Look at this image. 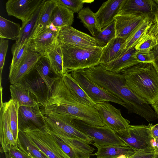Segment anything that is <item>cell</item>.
<instances>
[{"instance_id": "6da1fadb", "label": "cell", "mask_w": 158, "mask_h": 158, "mask_svg": "<svg viewBox=\"0 0 158 158\" xmlns=\"http://www.w3.org/2000/svg\"><path fill=\"white\" fill-rule=\"evenodd\" d=\"M98 86L123 101L128 113H134L152 121L156 114L150 106L135 95L126 85L125 75L106 69L100 64L77 70Z\"/></svg>"}, {"instance_id": "7a4b0ae2", "label": "cell", "mask_w": 158, "mask_h": 158, "mask_svg": "<svg viewBox=\"0 0 158 158\" xmlns=\"http://www.w3.org/2000/svg\"><path fill=\"white\" fill-rule=\"evenodd\" d=\"M126 85L146 103L158 98V74L153 63H139L123 70Z\"/></svg>"}, {"instance_id": "3957f363", "label": "cell", "mask_w": 158, "mask_h": 158, "mask_svg": "<svg viewBox=\"0 0 158 158\" xmlns=\"http://www.w3.org/2000/svg\"><path fill=\"white\" fill-rule=\"evenodd\" d=\"M60 43L64 73L88 68L99 64L103 48L79 47Z\"/></svg>"}, {"instance_id": "277c9868", "label": "cell", "mask_w": 158, "mask_h": 158, "mask_svg": "<svg viewBox=\"0 0 158 158\" xmlns=\"http://www.w3.org/2000/svg\"><path fill=\"white\" fill-rule=\"evenodd\" d=\"M40 107L43 114L54 113L73 117L89 125L106 127L97 110L92 106L82 104L67 105L53 103L40 106Z\"/></svg>"}, {"instance_id": "5b68a950", "label": "cell", "mask_w": 158, "mask_h": 158, "mask_svg": "<svg viewBox=\"0 0 158 158\" xmlns=\"http://www.w3.org/2000/svg\"><path fill=\"white\" fill-rule=\"evenodd\" d=\"M67 116L75 127L91 139L94 146H127L117 136L114 131L108 127L89 125L76 118Z\"/></svg>"}, {"instance_id": "8992f818", "label": "cell", "mask_w": 158, "mask_h": 158, "mask_svg": "<svg viewBox=\"0 0 158 158\" xmlns=\"http://www.w3.org/2000/svg\"><path fill=\"white\" fill-rule=\"evenodd\" d=\"M23 131L31 143L48 158H71L63 151L53 135L45 129L33 127Z\"/></svg>"}, {"instance_id": "52a82bcc", "label": "cell", "mask_w": 158, "mask_h": 158, "mask_svg": "<svg viewBox=\"0 0 158 158\" xmlns=\"http://www.w3.org/2000/svg\"><path fill=\"white\" fill-rule=\"evenodd\" d=\"M46 122V130L56 136L67 135L93 145L91 139L75 127L67 116L54 113L43 114Z\"/></svg>"}, {"instance_id": "ba28073f", "label": "cell", "mask_w": 158, "mask_h": 158, "mask_svg": "<svg viewBox=\"0 0 158 158\" xmlns=\"http://www.w3.org/2000/svg\"><path fill=\"white\" fill-rule=\"evenodd\" d=\"M117 136L134 151L152 149L153 138L150 123L148 125H129L126 129L115 131Z\"/></svg>"}, {"instance_id": "9c48e42d", "label": "cell", "mask_w": 158, "mask_h": 158, "mask_svg": "<svg viewBox=\"0 0 158 158\" xmlns=\"http://www.w3.org/2000/svg\"><path fill=\"white\" fill-rule=\"evenodd\" d=\"M70 73L95 104L110 102L118 104L125 108V104L121 99L98 85L78 71H73Z\"/></svg>"}, {"instance_id": "30bf717a", "label": "cell", "mask_w": 158, "mask_h": 158, "mask_svg": "<svg viewBox=\"0 0 158 158\" xmlns=\"http://www.w3.org/2000/svg\"><path fill=\"white\" fill-rule=\"evenodd\" d=\"M93 107L106 126L114 131L126 129L130 125V122L123 117L120 110L108 102L95 104Z\"/></svg>"}, {"instance_id": "8fae6325", "label": "cell", "mask_w": 158, "mask_h": 158, "mask_svg": "<svg viewBox=\"0 0 158 158\" xmlns=\"http://www.w3.org/2000/svg\"><path fill=\"white\" fill-rule=\"evenodd\" d=\"M15 84L33 94L40 106L44 105L50 96V90L34 68Z\"/></svg>"}, {"instance_id": "7c38bea8", "label": "cell", "mask_w": 158, "mask_h": 158, "mask_svg": "<svg viewBox=\"0 0 158 158\" xmlns=\"http://www.w3.org/2000/svg\"><path fill=\"white\" fill-rule=\"evenodd\" d=\"M59 29L50 23L45 30L28 42L29 46L32 50L42 56H46L59 42Z\"/></svg>"}, {"instance_id": "4fadbf2b", "label": "cell", "mask_w": 158, "mask_h": 158, "mask_svg": "<svg viewBox=\"0 0 158 158\" xmlns=\"http://www.w3.org/2000/svg\"><path fill=\"white\" fill-rule=\"evenodd\" d=\"M45 0H9L5 6L9 16L21 20L25 25Z\"/></svg>"}, {"instance_id": "5bb4252c", "label": "cell", "mask_w": 158, "mask_h": 158, "mask_svg": "<svg viewBox=\"0 0 158 158\" xmlns=\"http://www.w3.org/2000/svg\"><path fill=\"white\" fill-rule=\"evenodd\" d=\"M46 122L40 104L35 106H20L18 114L19 131L37 127L46 129Z\"/></svg>"}, {"instance_id": "9a60e30c", "label": "cell", "mask_w": 158, "mask_h": 158, "mask_svg": "<svg viewBox=\"0 0 158 158\" xmlns=\"http://www.w3.org/2000/svg\"><path fill=\"white\" fill-rule=\"evenodd\" d=\"M58 39L60 43L82 47H98L93 37L79 31L71 26L60 29Z\"/></svg>"}, {"instance_id": "2e32d148", "label": "cell", "mask_w": 158, "mask_h": 158, "mask_svg": "<svg viewBox=\"0 0 158 158\" xmlns=\"http://www.w3.org/2000/svg\"><path fill=\"white\" fill-rule=\"evenodd\" d=\"M114 19L115 20L116 37L125 40L145 20H152L146 16L140 14L117 15Z\"/></svg>"}, {"instance_id": "e0dca14e", "label": "cell", "mask_w": 158, "mask_h": 158, "mask_svg": "<svg viewBox=\"0 0 158 158\" xmlns=\"http://www.w3.org/2000/svg\"><path fill=\"white\" fill-rule=\"evenodd\" d=\"M158 12L154 0H125L118 15L142 14L153 20Z\"/></svg>"}, {"instance_id": "ac0fdd59", "label": "cell", "mask_w": 158, "mask_h": 158, "mask_svg": "<svg viewBox=\"0 0 158 158\" xmlns=\"http://www.w3.org/2000/svg\"><path fill=\"white\" fill-rule=\"evenodd\" d=\"M42 56L40 54L32 50L28 45L18 67L8 78L10 84H17L29 74Z\"/></svg>"}, {"instance_id": "d6986e66", "label": "cell", "mask_w": 158, "mask_h": 158, "mask_svg": "<svg viewBox=\"0 0 158 158\" xmlns=\"http://www.w3.org/2000/svg\"><path fill=\"white\" fill-rule=\"evenodd\" d=\"M0 141L2 152L5 153L8 148L17 146L10 127L7 102L1 99L0 111Z\"/></svg>"}, {"instance_id": "ffe728a7", "label": "cell", "mask_w": 158, "mask_h": 158, "mask_svg": "<svg viewBox=\"0 0 158 158\" xmlns=\"http://www.w3.org/2000/svg\"><path fill=\"white\" fill-rule=\"evenodd\" d=\"M125 0H108L103 2L95 15L101 30L111 23Z\"/></svg>"}, {"instance_id": "44dd1931", "label": "cell", "mask_w": 158, "mask_h": 158, "mask_svg": "<svg viewBox=\"0 0 158 158\" xmlns=\"http://www.w3.org/2000/svg\"><path fill=\"white\" fill-rule=\"evenodd\" d=\"M136 50L135 47L125 50L115 60L107 63L100 64L109 71L120 73L123 70L139 63L135 58Z\"/></svg>"}, {"instance_id": "7402d4cb", "label": "cell", "mask_w": 158, "mask_h": 158, "mask_svg": "<svg viewBox=\"0 0 158 158\" xmlns=\"http://www.w3.org/2000/svg\"><path fill=\"white\" fill-rule=\"evenodd\" d=\"M56 4L55 0H45L28 42L37 37L47 28L50 23L51 15Z\"/></svg>"}, {"instance_id": "603a6c76", "label": "cell", "mask_w": 158, "mask_h": 158, "mask_svg": "<svg viewBox=\"0 0 158 158\" xmlns=\"http://www.w3.org/2000/svg\"><path fill=\"white\" fill-rule=\"evenodd\" d=\"M56 136L71 148L76 158H90L95 150L88 143L74 138L64 135Z\"/></svg>"}, {"instance_id": "cb8c5ba5", "label": "cell", "mask_w": 158, "mask_h": 158, "mask_svg": "<svg viewBox=\"0 0 158 158\" xmlns=\"http://www.w3.org/2000/svg\"><path fill=\"white\" fill-rule=\"evenodd\" d=\"M63 81L74 99L81 104L93 106L95 104L81 87L70 73H64Z\"/></svg>"}, {"instance_id": "d4e9b609", "label": "cell", "mask_w": 158, "mask_h": 158, "mask_svg": "<svg viewBox=\"0 0 158 158\" xmlns=\"http://www.w3.org/2000/svg\"><path fill=\"white\" fill-rule=\"evenodd\" d=\"M44 1L27 23L24 25L21 26L19 38L12 45L11 48L12 56L16 53L25 43L28 42V38L32 32L42 5Z\"/></svg>"}, {"instance_id": "484cf974", "label": "cell", "mask_w": 158, "mask_h": 158, "mask_svg": "<svg viewBox=\"0 0 158 158\" xmlns=\"http://www.w3.org/2000/svg\"><path fill=\"white\" fill-rule=\"evenodd\" d=\"M125 40L115 37L103 48L99 61V64L112 61L119 57L125 50L122 46Z\"/></svg>"}, {"instance_id": "4316f807", "label": "cell", "mask_w": 158, "mask_h": 158, "mask_svg": "<svg viewBox=\"0 0 158 158\" xmlns=\"http://www.w3.org/2000/svg\"><path fill=\"white\" fill-rule=\"evenodd\" d=\"M73 21L74 13L66 7L57 3L51 15L50 23L60 29L65 26H71Z\"/></svg>"}, {"instance_id": "83f0119b", "label": "cell", "mask_w": 158, "mask_h": 158, "mask_svg": "<svg viewBox=\"0 0 158 158\" xmlns=\"http://www.w3.org/2000/svg\"><path fill=\"white\" fill-rule=\"evenodd\" d=\"M34 69L51 91L55 82L60 77L53 72L48 58L42 56L37 63Z\"/></svg>"}, {"instance_id": "f1b7e54d", "label": "cell", "mask_w": 158, "mask_h": 158, "mask_svg": "<svg viewBox=\"0 0 158 158\" xmlns=\"http://www.w3.org/2000/svg\"><path fill=\"white\" fill-rule=\"evenodd\" d=\"M11 99L16 100L20 106H35L39 104L35 96L28 90L24 89L16 84L10 86Z\"/></svg>"}, {"instance_id": "f546056e", "label": "cell", "mask_w": 158, "mask_h": 158, "mask_svg": "<svg viewBox=\"0 0 158 158\" xmlns=\"http://www.w3.org/2000/svg\"><path fill=\"white\" fill-rule=\"evenodd\" d=\"M97 151L91 156H95L96 158H117L122 155L133 154L135 151L126 146L113 145L104 146H94Z\"/></svg>"}, {"instance_id": "4dcf8cb0", "label": "cell", "mask_w": 158, "mask_h": 158, "mask_svg": "<svg viewBox=\"0 0 158 158\" xmlns=\"http://www.w3.org/2000/svg\"><path fill=\"white\" fill-rule=\"evenodd\" d=\"M79 19L84 26L89 31L92 36L100 31L101 29L95 15L89 7L83 8L78 14Z\"/></svg>"}, {"instance_id": "1f68e13d", "label": "cell", "mask_w": 158, "mask_h": 158, "mask_svg": "<svg viewBox=\"0 0 158 158\" xmlns=\"http://www.w3.org/2000/svg\"><path fill=\"white\" fill-rule=\"evenodd\" d=\"M20 24L0 16V38L16 41L21 29Z\"/></svg>"}, {"instance_id": "d6a6232c", "label": "cell", "mask_w": 158, "mask_h": 158, "mask_svg": "<svg viewBox=\"0 0 158 158\" xmlns=\"http://www.w3.org/2000/svg\"><path fill=\"white\" fill-rule=\"evenodd\" d=\"M158 43V29L155 22L141 38L135 48L138 50H151Z\"/></svg>"}, {"instance_id": "836d02e7", "label": "cell", "mask_w": 158, "mask_h": 158, "mask_svg": "<svg viewBox=\"0 0 158 158\" xmlns=\"http://www.w3.org/2000/svg\"><path fill=\"white\" fill-rule=\"evenodd\" d=\"M153 20L147 19L138 27L125 40L122 46L123 50L133 48L151 26Z\"/></svg>"}, {"instance_id": "e575fe53", "label": "cell", "mask_w": 158, "mask_h": 158, "mask_svg": "<svg viewBox=\"0 0 158 158\" xmlns=\"http://www.w3.org/2000/svg\"><path fill=\"white\" fill-rule=\"evenodd\" d=\"M17 144L19 148L32 158H48L31 143L23 131H19Z\"/></svg>"}, {"instance_id": "d590c367", "label": "cell", "mask_w": 158, "mask_h": 158, "mask_svg": "<svg viewBox=\"0 0 158 158\" xmlns=\"http://www.w3.org/2000/svg\"><path fill=\"white\" fill-rule=\"evenodd\" d=\"M46 57L49 60L53 72L58 76H63L64 74L63 71V56L59 41L56 47L48 54Z\"/></svg>"}, {"instance_id": "8d00e7d4", "label": "cell", "mask_w": 158, "mask_h": 158, "mask_svg": "<svg viewBox=\"0 0 158 158\" xmlns=\"http://www.w3.org/2000/svg\"><path fill=\"white\" fill-rule=\"evenodd\" d=\"M7 102L10 127L14 138L17 142L19 132L18 127V114L20 106L17 101L11 99Z\"/></svg>"}, {"instance_id": "74e56055", "label": "cell", "mask_w": 158, "mask_h": 158, "mask_svg": "<svg viewBox=\"0 0 158 158\" xmlns=\"http://www.w3.org/2000/svg\"><path fill=\"white\" fill-rule=\"evenodd\" d=\"M98 46L103 48L116 37L115 20L97 33L93 37Z\"/></svg>"}, {"instance_id": "f35d334b", "label": "cell", "mask_w": 158, "mask_h": 158, "mask_svg": "<svg viewBox=\"0 0 158 158\" xmlns=\"http://www.w3.org/2000/svg\"><path fill=\"white\" fill-rule=\"evenodd\" d=\"M56 3L66 7L73 13H79L83 8L85 3H91L94 0H55Z\"/></svg>"}, {"instance_id": "ab89813d", "label": "cell", "mask_w": 158, "mask_h": 158, "mask_svg": "<svg viewBox=\"0 0 158 158\" xmlns=\"http://www.w3.org/2000/svg\"><path fill=\"white\" fill-rule=\"evenodd\" d=\"M28 47V45L27 42L25 43L19 49L18 52L13 56L11 64L9 68L8 78L11 76L18 67Z\"/></svg>"}, {"instance_id": "60d3db41", "label": "cell", "mask_w": 158, "mask_h": 158, "mask_svg": "<svg viewBox=\"0 0 158 158\" xmlns=\"http://www.w3.org/2000/svg\"><path fill=\"white\" fill-rule=\"evenodd\" d=\"M135 56L139 63H153L154 61V53L152 50H136Z\"/></svg>"}, {"instance_id": "b9f144b4", "label": "cell", "mask_w": 158, "mask_h": 158, "mask_svg": "<svg viewBox=\"0 0 158 158\" xmlns=\"http://www.w3.org/2000/svg\"><path fill=\"white\" fill-rule=\"evenodd\" d=\"M4 154L5 158H32L18 146L8 148Z\"/></svg>"}, {"instance_id": "7bdbcfd3", "label": "cell", "mask_w": 158, "mask_h": 158, "mask_svg": "<svg viewBox=\"0 0 158 158\" xmlns=\"http://www.w3.org/2000/svg\"><path fill=\"white\" fill-rule=\"evenodd\" d=\"M0 87L1 85L2 73L5 64L6 56L8 50L9 41L8 40L0 38Z\"/></svg>"}, {"instance_id": "ee69618b", "label": "cell", "mask_w": 158, "mask_h": 158, "mask_svg": "<svg viewBox=\"0 0 158 158\" xmlns=\"http://www.w3.org/2000/svg\"><path fill=\"white\" fill-rule=\"evenodd\" d=\"M158 155L153 149H149L135 151L132 158H153Z\"/></svg>"}, {"instance_id": "f6af8a7d", "label": "cell", "mask_w": 158, "mask_h": 158, "mask_svg": "<svg viewBox=\"0 0 158 158\" xmlns=\"http://www.w3.org/2000/svg\"><path fill=\"white\" fill-rule=\"evenodd\" d=\"M53 135L54 137L64 152L66 153L71 158H76L72 150L68 145L60 139Z\"/></svg>"}, {"instance_id": "bcb514c9", "label": "cell", "mask_w": 158, "mask_h": 158, "mask_svg": "<svg viewBox=\"0 0 158 158\" xmlns=\"http://www.w3.org/2000/svg\"><path fill=\"white\" fill-rule=\"evenodd\" d=\"M150 128L151 134L153 139L158 141V123L155 125L150 123Z\"/></svg>"}, {"instance_id": "7dc6e473", "label": "cell", "mask_w": 158, "mask_h": 158, "mask_svg": "<svg viewBox=\"0 0 158 158\" xmlns=\"http://www.w3.org/2000/svg\"><path fill=\"white\" fill-rule=\"evenodd\" d=\"M154 53V61L153 63L158 74V43L152 49Z\"/></svg>"}, {"instance_id": "c3c4849f", "label": "cell", "mask_w": 158, "mask_h": 158, "mask_svg": "<svg viewBox=\"0 0 158 158\" xmlns=\"http://www.w3.org/2000/svg\"><path fill=\"white\" fill-rule=\"evenodd\" d=\"M151 144L153 149L158 155V141L153 139Z\"/></svg>"}, {"instance_id": "681fc988", "label": "cell", "mask_w": 158, "mask_h": 158, "mask_svg": "<svg viewBox=\"0 0 158 158\" xmlns=\"http://www.w3.org/2000/svg\"><path fill=\"white\" fill-rule=\"evenodd\" d=\"M151 106L155 112L158 114V98Z\"/></svg>"}, {"instance_id": "f907efd6", "label": "cell", "mask_w": 158, "mask_h": 158, "mask_svg": "<svg viewBox=\"0 0 158 158\" xmlns=\"http://www.w3.org/2000/svg\"><path fill=\"white\" fill-rule=\"evenodd\" d=\"M153 21L156 24L158 29V12L155 15Z\"/></svg>"}, {"instance_id": "816d5d0a", "label": "cell", "mask_w": 158, "mask_h": 158, "mask_svg": "<svg viewBox=\"0 0 158 158\" xmlns=\"http://www.w3.org/2000/svg\"><path fill=\"white\" fill-rule=\"evenodd\" d=\"M133 154L131 155H122L118 157L117 158H132V156Z\"/></svg>"}, {"instance_id": "f5cc1de1", "label": "cell", "mask_w": 158, "mask_h": 158, "mask_svg": "<svg viewBox=\"0 0 158 158\" xmlns=\"http://www.w3.org/2000/svg\"><path fill=\"white\" fill-rule=\"evenodd\" d=\"M154 1L158 6V0H154Z\"/></svg>"}, {"instance_id": "db71d44e", "label": "cell", "mask_w": 158, "mask_h": 158, "mask_svg": "<svg viewBox=\"0 0 158 158\" xmlns=\"http://www.w3.org/2000/svg\"><path fill=\"white\" fill-rule=\"evenodd\" d=\"M153 158H158V155H156Z\"/></svg>"}, {"instance_id": "11a10c76", "label": "cell", "mask_w": 158, "mask_h": 158, "mask_svg": "<svg viewBox=\"0 0 158 158\" xmlns=\"http://www.w3.org/2000/svg\"></svg>"}]
</instances>
